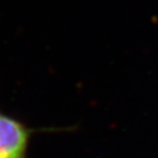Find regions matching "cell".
<instances>
[{
    "mask_svg": "<svg viewBox=\"0 0 158 158\" xmlns=\"http://www.w3.org/2000/svg\"><path fill=\"white\" fill-rule=\"evenodd\" d=\"M29 137L22 123L0 112V158H27Z\"/></svg>",
    "mask_w": 158,
    "mask_h": 158,
    "instance_id": "6da1fadb",
    "label": "cell"
}]
</instances>
